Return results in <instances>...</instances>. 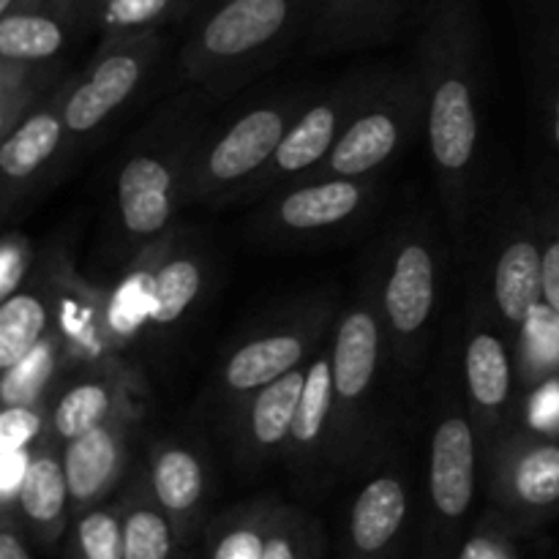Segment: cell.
<instances>
[{
  "label": "cell",
  "instance_id": "6da1fadb",
  "mask_svg": "<svg viewBox=\"0 0 559 559\" xmlns=\"http://www.w3.org/2000/svg\"><path fill=\"white\" fill-rule=\"evenodd\" d=\"M415 71L424 91V131L442 224L456 262H464L484 194V60L473 0H429L424 5Z\"/></svg>",
  "mask_w": 559,
  "mask_h": 559
},
{
  "label": "cell",
  "instance_id": "7a4b0ae2",
  "mask_svg": "<svg viewBox=\"0 0 559 559\" xmlns=\"http://www.w3.org/2000/svg\"><path fill=\"white\" fill-rule=\"evenodd\" d=\"M218 107L202 91L183 87L126 142L115 162L102 240L109 262H140L169 238L183 207L191 151Z\"/></svg>",
  "mask_w": 559,
  "mask_h": 559
},
{
  "label": "cell",
  "instance_id": "3957f363",
  "mask_svg": "<svg viewBox=\"0 0 559 559\" xmlns=\"http://www.w3.org/2000/svg\"><path fill=\"white\" fill-rule=\"evenodd\" d=\"M325 0H205L191 14L175 76L227 104L309 38Z\"/></svg>",
  "mask_w": 559,
  "mask_h": 559
},
{
  "label": "cell",
  "instance_id": "277c9868",
  "mask_svg": "<svg viewBox=\"0 0 559 559\" xmlns=\"http://www.w3.org/2000/svg\"><path fill=\"white\" fill-rule=\"evenodd\" d=\"M453 338L440 364L442 374L435 382V396H431L418 559H456L464 538L478 519L475 508L484 491V456L464 399Z\"/></svg>",
  "mask_w": 559,
  "mask_h": 559
},
{
  "label": "cell",
  "instance_id": "5b68a950",
  "mask_svg": "<svg viewBox=\"0 0 559 559\" xmlns=\"http://www.w3.org/2000/svg\"><path fill=\"white\" fill-rule=\"evenodd\" d=\"M448 260H456V251L445 224L420 213L391 229L371 262L388 364L396 366L402 377H415L424 369L440 314Z\"/></svg>",
  "mask_w": 559,
  "mask_h": 559
},
{
  "label": "cell",
  "instance_id": "8992f818",
  "mask_svg": "<svg viewBox=\"0 0 559 559\" xmlns=\"http://www.w3.org/2000/svg\"><path fill=\"white\" fill-rule=\"evenodd\" d=\"M311 96L314 93L300 87L278 91L251 102L222 126L207 123L186 169L183 207L235 205L240 191L271 162Z\"/></svg>",
  "mask_w": 559,
  "mask_h": 559
},
{
  "label": "cell",
  "instance_id": "52a82bcc",
  "mask_svg": "<svg viewBox=\"0 0 559 559\" xmlns=\"http://www.w3.org/2000/svg\"><path fill=\"white\" fill-rule=\"evenodd\" d=\"M385 360V328H382L374 273H369L360 282L353 304L336 317V328L331 333L338 473L358 467L380 445L374 399L380 393V374Z\"/></svg>",
  "mask_w": 559,
  "mask_h": 559
},
{
  "label": "cell",
  "instance_id": "ba28073f",
  "mask_svg": "<svg viewBox=\"0 0 559 559\" xmlns=\"http://www.w3.org/2000/svg\"><path fill=\"white\" fill-rule=\"evenodd\" d=\"M162 47L158 31L104 36L91 63L63 82L66 145L55 164L58 178L69 169L71 156L134 102L156 69Z\"/></svg>",
  "mask_w": 559,
  "mask_h": 559
},
{
  "label": "cell",
  "instance_id": "9c48e42d",
  "mask_svg": "<svg viewBox=\"0 0 559 559\" xmlns=\"http://www.w3.org/2000/svg\"><path fill=\"white\" fill-rule=\"evenodd\" d=\"M489 249L473 246L467 260V287H473L495 309L513 342L527 328L530 317L544 306V243L540 222L527 207L497 205L489 213Z\"/></svg>",
  "mask_w": 559,
  "mask_h": 559
},
{
  "label": "cell",
  "instance_id": "30bf717a",
  "mask_svg": "<svg viewBox=\"0 0 559 559\" xmlns=\"http://www.w3.org/2000/svg\"><path fill=\"white\" fill-rule=\"evenodd\" d=\"M418 129H424V91L415 66L385 74L374 71L358 112L309 180L371 178L415 140Z\"/></svg>",
  "mask_w": 559,
  "mask_h": 559
},
{
  "label": "cell",
  "instance_id": "8fae6325",
  "mask_svg": "<svg viewBox=\"0 0 559 559\" xmlns=\"http://www.w3.org/2000/svg\"><path fill=\"white\" fill-rule=\"evenodd\" d=\"M462 388L478 431L480 456H489L516 429V342L489 304L467 287L462 317Z\"/></svg>",
  "mask_w": 559,
  "mask_h": 559
},
{
  "label": "cell",
  "instance_id": "7c38bea8",
  "mask_svg": "<svg viewBox=\"0 0 559 559\" xmlns=\"http://www.w3.org/2000/svg\"><path fill=\"white\" fill-rule=\"evenodd\" d=\"M333 328H336L333 300L314 298L284 311L278 320L265 322L260 331L246 336L238 347L229 349L216 369L211 396L218 404V418L249 393L309 364V355L325 342Z\"/></svg>",
  "mask_w": 559,
  "mask_h": 559
},
{
  "label": "cell",
  "instance_id": "4fadbf2b",
  "mask_svg": "<svg viewBox=\"0 0 559 559\" xmlns=\"http://www.w3.org/2000/svg\"><path fill=\"white\" fill-rule=\"evenodd\" d=\"M486 508L522 533L559 516V440L519 424L484 459Z\"/></svg>",
  "mask_w": 559,
  "mask_h": 559
},
{
  "label": "cell",
  "instance_id": "5bb4252c",
  "mask_svg": "<svg viewBox=\"0 0 559 559\" xmlns=\"http://www.w3.org/2000/svg\"><path fill=\"white\" fill-rule=\"evenodd\" d=\"M344 524L347 559H402L415 506V478L393 445H377L364 462Z\"/></svg>",
  "mask_w": 559,
  "mask_h": 559
},
{
  "label": "cell",
  "instance_id": "9a60e30c",
  "mask_svg": "<svg viewBox=\"0 0 559 559\" xmlns=\"http://www.w3.org/2000/svg\"><path fill=\"white\" fill-rule=\"evenodd\" d=\"M371 80H374V74H353L344 76L342 82H336L328 91L314 93L309 107L298 115V120L287 131V136L278 145V151L273 153L271 162L240 191L235 205L273 194L282 186L309 180L311 173L331 156L338 136L344 134L353 115L358 112L360 102L369 93Z\"/></svg>",
  "mask_w": 559,
  "mask_h": 559
},
{
  "label": "cell",
  "instance_id": "2e32d148",
  "mask_svg": "<svg viewBox=\"0 0 559 559\" xmlns=\"http://www.w3.org/2000/svg\"><path fill=\"white\" fill-rule=\"evenodd\" d=\"M309 366L311 360L287 371L271 385L249 393L218 418L235 467L257 473L267 464H284Z\"/></svg>",
  "mask_w": 559,
  "mask_h": 559
},
{
  "label": "cell",
  "instance_id": "e0dca14e",
  "mask_svg": "<svg viewBox=\"0 0 559 559\" xmlns=\"http://www.w3.org/2000/svg\"><path fill=\"white\" fill-rule=\"evenodd\" d=\"M377 197L371 178H322L293 183L260 216V238L309 240L364 216Z\"/></svg>",
  "mask_w": 559,
  "mask_h": 559
},
{
  "label": "cell",
  "instance_id": "ac0fdd59",
  "mask_svg": "<svg viewBox=\"0 0 559 559\" xmlns=\"http://www.w3.org/2000/svg\"><path fill=\"white\" fill-rule=\"evenodd\" d=\"M153 497L167 511L180 540L191 549L197 535L211 522V467L205 448L186 437H164L153 442L142 464Z\"/></svg>",
  "mask_w": 559,
  "mask_h": 559
},
{
  "label": "cell",
  "instance_id": "d6986e66",
  "mask_svg": "<svg viewBox=\"0 0 559 559\" xmlns=\"http://www.w3.org/2000/svg\"><path fill=\"white\" fill-rule=\"evenodd\" d=\"M3 506L14 508L31 544L44 555L58 551L66 540L74 519L69 478L63 467V445L49 431L31 448L16 491L5 497Z\"/></svg>",
  "mask_w": 559,
  "mask_h": 559
},
{
  "label": "cell",
  "instance_id": "ffe728a7",
  "mask_svg": "<svg viewBox=\"0 0 559 559\" xmlns=\"http://www.w3.org/2000/svg\"><path fill=\"white\" fill-rule=\"evenodd\" d=\"M66 145L63 82L47 93L0 142V178H3V213L31 189L41 186V175L55 169Z\"/></svg>",
  "mask_w": 559,
  "mask_h": 559
},
{
  "label": "cell",
  "instance_id": "44dd1931",
  "mask_svg": "<svg viewBox=\"0 0 559 559\" xmlns=\"http://www.w3.org/2000/svg\"><path fill=\"white\" fill-rule=\"evenodd\" d=\"M284 464L293 478L304 486L342 475L336 462V402H333L331 349L311 358Z\"/></svg>",
  "mask_w": 559,
  "mask_h": 559
},
{
  "label": "cell",
  "instance_id": "7402d4cb",
  "mask_svg": "<svg viewBox=\"0 0 559 559\" xmlns=\"http://www.w3.org/2000/svg\"><path fill=\"white\" fill-rule=\"evenodd\" d=\"M134 420L118 418L76 440L63 442V467L69 478L71 516L118 497L120 484L129 473V448Z\"/></svg>",
  "mask_w": 559,
  "mask_h": 559
},
{
  "label": "cell",
  "instance_id": "603a6c76",
  "mask_svg": "<svg viewBox=\"0 0 559 559\" xmlns=\"http://www.w3.org/2000/svg\"><path fill=\"white\" fill-rule=\"evenodd\" d=\"M118 418H140L131 377L120 369L76 380L49 407V435L63 445Z\"/></svg>",
  "mask_w": 559,
  "mask_h": 559
},
{
  "label": "cell",
  "instance_id": "cb8c5ba5",
  "mask_svg": "<svg viewBox=\"0 0 559 559\" xmlns=\"http://www.w3.org/2000/svg\"><path fill=\"white\" fill-rule=\"evenodd\" d=\"M156 260H147L145 276V320L151 328H175L200 300L205 289V254L197 246L162 240L153 249Z\"/></svg>",
  "mask_w": 559,
  "mask_h": 559
},
{
  "label": "cell",
  "instance_id": "d4e9b609",
  "mask_svg": "<svg viewBox=\"0 0 559 559\" xmlns=\"http://www.w3.org/2000/svg\"><path fill=\"white\" fill-rule=\"evenodd\" d=\"M402 0H325L309 33V49L347 52L380 44L396 31Z\"/></svg>",
  "mask_w": 559,
  "mask_h": 559
},
{
  "label": "cell",
  "instance_id": "484cf974",
  "mask_svg": "<svg viewBox=\"0 0 559 559\" xmlns=\"http://www.w3.org/2000/svg\"><path fill=\"white\" fill-rule=\"evenodd\" d=\"M123 524V559H189L173 519L153 497L145 469H136L118 491Z\"/></svg>",
  "mask_w": 559,
  "mask_h": 559
},
{
  "label": "cell",
  "instance_id": "4316f807",
  "mask_svg": "<svg viewBox=\"0 0 559 559\" xmlns=\"http://www.w3.org/2000/svg\"><path fill=\"white\" fill-rule=\"evenodd\" d=\"M282 502L273 497L240 502L227 508L202 530L200 559H262L265 557L267 535Z\"/></svg>",
  "mask_w": 559,
  "mask_h": 559
},
{
  "label": "cell",
  "instance_id": "83f0119b",
  "mask_svg": "<svg viewBox=\"0 0 559 559\" xmlns=\"http://www.w3.org/2000/svg\"><path fill=\"white\" fill-rule=\"evenodd\" d=\"M69 22L49 9L9 11L0 16V60L9 63H58Z\"/></svg>",
  "mask_w": 559,
  "mask_h": 559
},
{
  "label": "cell",
  "instance_id": "f1b7e54d",
  "mask_svg": "<svg viewBox=\"0 0 559 559\" xmlns=\"http://www.w3.org/2000/svg\"><path fill=\"white\" fill-rule=\"evenodd\" d=\"M47 295L20 287L0 306V371L14 369L49 333Z\"/></svg>",
  "mask_w": 559,
  "mask_h": 559
},
{
  "label": "cell",
  "instance_id": "f546056e",
  "mask_svg": "<svg viewBox=\"0 0 559 559\" xmlns=\"http://www.w3.org/2000/svg\"><path fill=\"white\" fill-rule=\"evenodd\" d=\"M66 353V344L60 333L49 331L47 338L27 355L14 369L3 371L0 380V402L5 407H36L41 402L44 391L52 382L55 371L60 366V355Z\"/></svg>",
  "mask_w": 559,
  "mask_h": 559
},
{
  "label": "cell",
  "instance_id": "4dcf8cb0",
  "mask_svg": "<svg viewBox=\"0 0 559 559\" xmlns=\"http://www.w3.org/2000/svg\"><path fill=\"white\" fill-rule=\"evenodd\" d=\"M66 559H123V524L118 497L71 519Z\"/></svg>",
  "mask_w": 559,
  "mask_h": 559
},
{
  "label": "cell",
  "instance_id": "1f68e13d",
  "mask_svg": "<svg viewBox=\"0 0 559 559\" xmlns=\"http://www.w3.org/2000/svg\"><path fill=\"white\" fill-rule=\"evenodd\" d=\"M55 63H9L0 60V134H9L52 91Z\"/></svg>",
  "mask_w": 559,
  "mask_h": 559
},
{
  "label": "cell",
  "instance_id": "d6a6232c",
  "mask_svg": "<svg viewBox=\"0 0 559 559\" xmlns=\"http://www.w3.org/2000/svg\"><path fill=\"white\" fill-rule=\"evenodd\" d=\"M516 366L530 393L559 374V314L538 306L516 344Z\"/></svg>",
  "mask_w": 559,
  "mask_h": 559
},
{
  "label": "cell",
  "instance_id": "836d02e7",
  "mask_svg": "<svg viewBox=\"0 0 559 559\" xmlns=\"http://www.w3.org/2000/svg\"><path fill=\"white\" fill-rule=\"evenodd\" d=\"M194 14V0H104L93 27L102 36L158 31L164 22Z\"/></svg>",
  "mask_w": 559,
  "mask_h": 559
},
{
  "label": "cell",
  "instance_id": "e575fe53",
  "mask_svg": "<svg viewBox=\"0 0 559 559\" xmlns=\"http://www.w3.org/2000/svg\"><path fill=\"white\" fill-rule=\"evenodd\" d=\"M322 551H325V535L320 522L298 506L282 502L262 559H322Z\"/></svg>",
  "mask_w": 559,
  "mask_h": 559
},
{
  "label": "cell",
  "instance_id": "d590c367",
  "mask_svg": "<svg viewBox=\"0 0 559 559\" xmlns=\"http://www.w3.org/2000/svg\"><path fill=\"white\" fill-rule=\"evenodd\" d=\"M527 533L508 524L486 508L464 538L456 559H522V538Z\"/></svg>",
  "mask_w": 559,
  "mask_h": 559
},
{
  "label": "cell",
  "instance_id": "8d00e7d4",
  "mask_svg": "<svg viewBox=\"0 0 559 559\" xmlns=\"http://www.w3.org/2000/svg\"><path fill=\"white\" fill-rule=\"evenodd\" d=\"M49 426L44 413L36 407H5L0 415V448L3 456L25 453L47 435Z\"/></svg>",
  "mask_w": 559,
  "mask_h": 559
},
{
  "label": "cell",
  "instance_id": "74e56055",
  "mask_svg": "<svg viewBox=\"0 0 559 559\" xmlns=\"http://www.w3.org/2000/svg\"><path fill=\"white\" fill-rule=\"evenodd\" d=\"M33 249L25 235L9 233L0 243V300L11 298L20 287H25L31 271Z\"/></svg>",
  "mask_w": 559,
  "mask_h": 559
},
{
  "label": "cell",
  "instance_id": "f35d334b",
  "mask_svg": "<svg viewBox=\"0 0 559 559\" xmlns=\"http://www.w3.org/2000/svg\"><path fill=\"white\" fill-rule=\"evenodd\" d=\"M540 243H544V304L559 314V213H544Z\"/></svg>",
  "mask_w": 559,
  "mask_h": 559
},
{
  "label": "cell",
  "instance_id": "ab89813d",
  "mask_svg": "<svg viewBox=\"0 0 559 559\" xmlns=\"http://www.w3.org/2000/svg\"><path fill=\"white\" fill-rule=\"evenodd\" d=\"M0 559H33L31 538L11 506H3L0 516Z\"/></svg>",
  "mask_w": 559,
  "mask_h": 559
},
{
  "label": "cell",
  "instance_id": "60d3db41",
  "mask_svg": "<svg viewBox=\"0 0 559 559\" xmlns=\"http://www.w3.org/2000/svg\"><path fill=\"white\" fill-rule=\"evenodd\" d=\"M49 11L63 16L74 31H80V14H82V0H49Z\"/></svg>",
  "mask_w": 559,
  "mask_h": 559
},
{
  "label": "cell",
  "instance_id": "b9f144b4",
  "mask_svg": "<svg viewBox=\"0 0 559 559\" xmlns=\"http://www.w3.org/2000/svg\"><path fill=\"white\" fill-rule=\"evenodd\" d=\"M25 9H49V0H0V16Z\"/></svg>",
  "mask_w": 559,
  "mask_h": 559
},
{
  "label": "cell",
  "instance_id": "7bdbcfd3",
  "mask_svg": "<svg viewBox=\"0 0 559 559\" xmlns=\"http://www.w3.org/2000/svg\"><path fill=\"white\" fill-rule=\"evenodd\" d=\"M104 0H82V14H80V31H87L93 27V20H96L98 9H102Z\"/></svg>",
  "mask_w": 559,
  "mask_h": 559
},
{
  "label": "cell",
  "instance_id": "ee69618b",
  "mask_svg": "<svg viewBox=\"0 0 559 559\" xmlns=\"http://www.w3.org/2000/svg\"><path fill=\"white\" fill-rule=\"evenodd\" d=\"M551 140H555L559 151V91L555 93V102H551Z\"/></svg>",
  "mask_w": 559,
  "mask_h": 559
},
{
  "label": "cell",
  "instance_id": "f6af8a7d",
  "mask_svg": "<svg viewBox=\"0 0 559 559\" xmlns=\"http://www.w3.org/2000/svg\"><path fill=\"white\" fill-rule=\"evenodd\" d=\"M197 5H200V0H194V9H197Z\"/></svg>",
  "mask_w": 559,
  "mask_h": 559
},
{
  "label": "cell",
  "instance_id": "bcb514c9",
  "mask_svg": "<svg viewBox=\"0 0 559 559\" xmlns=\"http://www.w3.org/2000/svg\"><path fill=\"white\" fill-rule=\"evenodd\" d=\"M202 3H205V0H200V5H202Z\"/></svg>",
  "mask_w": 559,
  "mask_h": 559
},
{
  "label": "cell",
  "instance_id": "7dc6e473",
  "mask_svg": "<svg viewBox=\"0 0 559 559\" xmlns=\"http://www.w3.org/2000/svg\"><path fill=\"white\" fill-rule=\"evenodd\" d=\"M342 559H347V557H342Z\"/></svg>",
  "mask_w": 559,
  "mask_h": 559
},
{
  "label": "cell",
  "instance_id": "c3c4849f",
  "mask_svg": "<svg viewBox=\"0 0 559 559\" xmlns=\"http://www.w3.org/2000/svg\"><path fill=\"white\" fill-rule=\"evenodd\" d=\"M189 559H191V557H189Z\"/></svg>",
  "mask_w": 559,
  "mask_h": 559
}]
</instances>
